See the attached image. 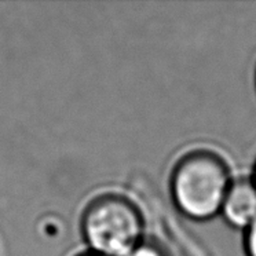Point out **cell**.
I'll list each match as a JSON object with an SVG mask.
<instances>
[{"instance_id": "cell-1", "label": "cell", "mask_w": 256, "mask_h": 256, "mask_svg": "<svg viewBox=\"0 0 256 256\" xmlns=\"http://www.w3.org/2000/svg\"><path fill=\"white\" fill-rule=\"evenodd\" d=\"M233 180L224 157L211 149H193L174 164L170 200L184 218L206 222L220 214Z\"/></svg>"}, {"instance_id": "cell-5", "label": "cell", "mask_w": 256, "mask_h": 256, "mask_svg": "<svg viewBox=\"0 0 256 256\" xmlns=\"http://www.w3.org/2000/svg\"><path fill=\"white\" fill-rule=\"evenodd\" d=\"M127 256H172V252L162 241L146 236Z\"/></svg>"}, {"instance_id": "cell-8", "label": "cell", "mask_w": 256, "mask_h": 256, "mask_svg": "<svg viewBox=\"0 0 256 256\" xmlns=\"http://www.w3.org/2000/svg\"><path fill=\"white\" fill-rule=\"evenodd\" d=\"M82 256H102V255H98V254H87V255H82Z\"/></svg>"}, {"instance_id": "cell-3", "label": "cell", "mask_w": 256, "mask_h": 256, "mask_svg": "<svg viewBox=\"0 0 256 256\" xmlns=\"http://www.w3.org/2000/svg\"><path fill=\"white\" fill-rule=\"evenodd\" d=\"M131 190L140 197V204L145 208L142 212L145 215L146 224L149 222L158 232V237L154 238L167 245L171 252L172 250L180 252L182 256H211L200 240L190 233L182 220H179L184 216L174 206L171 200L167 204L148 175L134 176Z\"/></svg>"}, {"instance_id": "cell-2", "label": "cell", "mask_w": 256, "mask_h": 256, "mask_svg": "<svg viewBox=\"0 0 256 256\" xmlns=\"http://www.w3.org/2000/svg\"><path fill=\"white\" fill-rule=\"evenodd\" d=\"M82 230L94 254L127 256L146 237V220L140 204L120 194H104L88 204Z\"/></svg>"}, {"instance_id": "cell-6", "label": "cell", "mask_w": 256, "mask_h": 256, "mask_svg": "<svg viewBox=\"0 0 256 256\" xmlns=\"http://www.w3.org/2000/svg\"><path fill=\"white\" fill-rule=\"evenodd\" d=\"M244 250L246 256H256V220L244 232Z\"/></svg>"}, {"instance_id": "cell-4", "label": "cell", "mask_w": 256, "mask_h": 256, "mask_svg": "<svg viewBox=\"0 0 256 256\" xmlns=\"http://www.w3.org/2000/svg\"><path fill=\"white\" fill-rule=\"evenodd\" d=\"M220 215L232 228L246 230L256 220V184L250 178H236L223 201Z\"/></svg>"}, {"instance_id": "cell-7", "label": "cell", "mask_w": 256, "mask_h": 256, "mask_svg": "<svg viewBox=\"0 0 256 256\" xmlns=\"http://www.w3.org/2000/svg\"><path fill=\"white\" fill-rule=\"evenodd\" d=\"M252 179H254V182L256 184V162H255V167H254V174H252Z\"/></svg>"}, {"instance_id": "cell-9", "label": "cell", "mask_w": 256, "mask_h": 256, "mask_svg": "<svg viewBox=\"0 0 256 256\" xmlns=\"http://www.w3.org/2000/svg\"><path fill=\"white\" fill-rule=\"evenodd\" d=\"M255 84H256V68H255Z\"/></svg>"}]
</instances>
